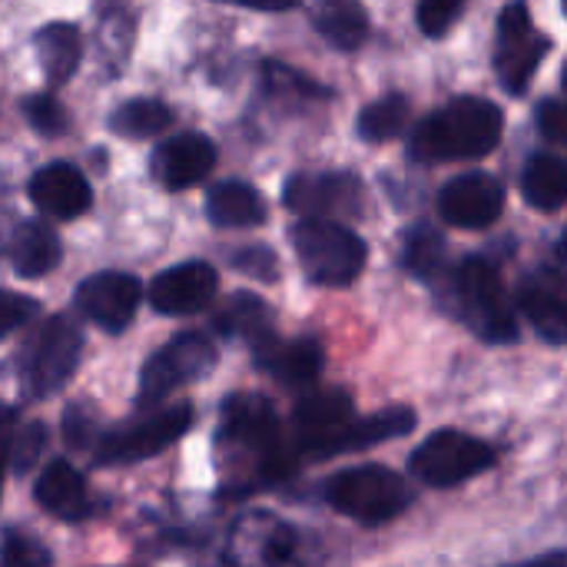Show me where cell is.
Here are the masks:
<instances>
[{
	"label": "cell",
	"instance_id": "1",
	"mask_svg": "<svg viewBox=\"0 0 567 567\" xmlns=\"http://www.w3.org/2000/svg\"><path fill=\"white\" fill-rule=\"evenodd\" d=\"M219 445L226 452V498L266 492L296 475L299 455L282 435L272 402L259 392H233L219 405Z\"/></svg>",
	"mask_w": 567,
	"mask_h": 567
},
{
	"label": "cell",
	"instance_id": "2",
	"mask_svg": "<svg viewBox=\"0 0 567 567\" xmlns=\"http://www.w3.org/2000/svg\"><path fill=\"white\" fill-rule=\"evenodd\" d=\"M505 113L485 96H458L432 110L409 140L412 163H462L482 159L498 150Z\"/></svg>",
	"mask_w": 567,
	"mask_h": 567
},
{
	"label": "cell",
	"instance_id": "3",
	"mask_svg": "<svg viewBox=\"0 0 567 567\" xmlns=\"http://www.w3.org/2000/svg\"><path fill=\"white\" fill-rule=\"evenodd\" d=\"M442 299L455 302V316L488 346H512L522 339L515 302L498 276V269L485 256H465L449 269L439 286Z\"/></svg>",
	"mask_w": 567,
	"mask_h": 567
},
{
	"label": "cell",
	"instance_id": "4",
	"mask_svg": "<svg viewBox=\"0 0 567 567\" xmlns=\"http://www.w3.org/2000/svg\"><path fill=\"white\" fill-rule=\"evenodd\" d=\"M289 239L312 286H329V289L352 286L369 262L365 239L339 219L299 216V223H292L289 229Z\"/></svg>",
	"mask_w": 567,
	"mask_h": 567
},
{
	"label": "cell",
	"instance_id": "5",
	"mask_svg": "<svg viewBox=\"0 0 567 567\" xmlns=\"http://www.w3.org/2000/svg\"><path fill=\"white\" fill-rule=\"evenodd\" d=\"M322 498L339 515L365 528H382L415 502V492L399 472L385 465H355L329 475L322 485Z\"/></svg>",
	"mask_w": 567,
	"mask_h": 567
},
{
	"label": "cell",
	"instance_id": "6",
	"mask_svg": "<svg viewBox=\"0 0 567 567\" xmlns=\"http://www.w3.org/2000/svg\"><path fill=\"white\" fill-rule=\"evenodd\" d=\"M196 412L189 402H176L166 409H156L150 415L130 419L116 429H106L93 439L90 452L96 458V465H133V462H146L159 452H166L169 445H176L189 425H193Z\"/></svg>",
	"mask_w": 567,
	"mask_h": 567
},
{
	"label": "cell",
	"instance_id": "7",
	"mask_svg": "<svg viewBox=\"0 0 567 567\" xmlns=\"http://www.w3.org/2000/svg\"><path fill=\"white\" fill-rule=\"evenodd\" d=\"M216 346L199 332H179L159 346L140 369L136 409L163 405L176 389L203 382L216 369Z\"/></svg>",
	"mask_w": 567,
	"mask_h": 567
},
{
	"label": "cell",
	"instance_id": "8",
	"mask_svg": "<svg viewBox=\"0 0 567 567\" xmlns=\"http://www.w3.org/2000/svg\"><path fill=\"white\" fill-rule=\"evenodd\" d=\"M495 462L498 455L488 442L458 429H439L412 452L409 472L429 488H458L495 468Z\"/></svg>",
	"mask_w": 567,
	"mask_h": 567
},
{
	"label": "cell",
	"instance_id": "9",
	"mask_svg": "<svg viewBox=\"0 0 567 567\" xmlns=\"http://www.w3.org/2000/svg\"><path fill=\"white\" fill-rule=\"evenodd\" d=\"M80 355H83L80 326L70 316H50L23 355V369H20L23 392L30 399L56 395L70 382V375L76 372Z\"/></svg>",
	"mask_w": 567,
	"mask_h": 567
},
{
	"label": "cell",
	"instance_id": "10",
	"mask_svg": "<svg viewBox=\"0 0 567 567\" xmlns=\"http://www.w3.org/2000/svg\"><path fill=\"white\" fill-rule=\"evenodd\" d=\"M548 53H551V40L532 23L528 3L512 0L498 17V40H495V73L505 93L525 96Z\"/></svg>",
	"mask_w": 567,
	"mask_h": 567
},
{
	"label": "cell",
	"instance_id": "11",
	"mask_svg": "<svg viewBox=\"0 0 567 567\" xmlns=\"http://www.w3.org/2000/svg\"><path fill=\"white\" fill-rule=\"evenodd\" d=\"M282 206L296 216L352 219L365 209V186L355 173H292L282 186Z\"/></svg>",
	"mask_w": 567,
	"mask_h": 567
},
{
	"label": "cell",
	"instance_id": "12",
	"mask_svg": "<svg viewBox=\"0 0 567 567\" xmlns=\"http://www.w3.org/2000/svg\"><path fill=\"white\" fill-rule=\"evenodd\" d=\"M415 425H419V415L409 405H395V409H385V412H375L365 419H346L336 432L312 442L299 455V462H326L336 455L365 452V449H375L382 442H395V439L415 432Z\"/></svg>",
	"mask_w": 567,
	"mask_h": 567
},
{
	"label": "cell",
	"instance_id": "13",
	"mask_svg": "<svg viewBox=\"0 0 567 567\" xmlns=\"http://www.w3.org/2000/svg\"><path fill=\"white\" fill-rule=\"evenodd\" d=\"M76 309L83 319H90L93 326H100L103 332H123L140 302H143V286L136 276L130 272H120V269H103V272H93L86 276L80 286H76V296H73Z\"/></svg>",
	"mask_w": 567,
	"mask_h": 567
},
{
	"label": "cell",
	"instance_id": "14",
	"mask_svg": "<svg viewBox=\"0 0 567 567\" xmlns=\"http://www.w3.org/2000/svg\"><path fill=\"white\" fill-rule=\"evenodd\" d=\"M505 196L498 176L472 169L439 189V216L458 229H488L505 213Z\"/></svg>",
	"mask_w": 567,
	"mask_h": 567
},
{
	"label": "cell",
	"instance_id": "15",
	"mask_svg": "<svg viewBox=\"0 0 567 567\" xmlns=\"http://www.w3.org/2000/svg\"><path fill=\"white\" fill-rule=\"evenodd\" d=\"M565 282V239H561L555 249V262L525 276V282L518 289L522 312L532 319V326L538 329V336L548 346H565L567 342Z\"/></svg>",
	"mask_w": 567,
	"mask_h": 567
},
{
	"label": "cell",
	"instance_id": "16",
	"mask_svg": "<svg viewBox=\"0 0 567 567\" xmlns=\"http://www.w3.org/2000/svg\"><path fill=\"white\" fill-rule=\"evenodd\" d=\"M216 292H219L216 266L203 259H189V262L163 269L150 282L146 299L159 316H193V312H203L216 299Z\"/></svg>",
	"mask_w": 567,
	"mask_h": 567
},
{
	"label": "cell",
	"instance_id": "17",
	"mask_svg": "<svg viewBox=\"0 0 567 567\" xmlns=\"http://www.w3.org/2000/svg\"><path fill=\"white\" fill-rule=\"evenodd\" d=\"M216 166V146L206 133H176L156 143L150 156V173L159 186L179 193L209 176Z\"/></svg>",
	"mask_w": 567,
	"mask_h": 567
},
{
	"label": "cell",
	"instance_id": "18",
	"mask_svg": "<svg viewBox=\"0 0 567 567\" xmlns=\"http://www.w3.org/2000/svg\"><path fill=\"white\" fill-rule=\"evenodd\" d=\"M27 196L43 216L63 219V223L83 216L93 206L90 179L83 176V169H76L66 159H53V163L40 166L27 183Z\"/></svg>",
	"mask_w": 567,
	"mask_h": 567
},
{
	"label": "cell",
	"instance_id": "19",
	"mask_svg": "<svg viewBox=\"0 0 567 567\" xmlns=\"http://www.w3.org/2000/svg\"><path fill=\"white\" fill-rule=\"evenodd\" d=\"M252 359H256V369L259 372L272 375L286 389H306V385L319 382V375L326 369V349L312 336L289 339V342H282L276 336L272 342H266L262 349H256Z\"/></svg>",
	"mask_w": 567,
	"mask_h": 567
},
{
	"label": "cell",
	"instance_id": "20",
	"mask_svg": "<svg viewBox=\"0 0 567 567\" xmlns=\"http://www.w3.org/2000/svg\"><path fill=\"white\" fill-rule=\"evenodd\" d=\"M63 259L60 236L43 219H20L7 236V262L20 279H43Z\"/></svg>",
	"mask_w": 567,
	"mask_h": 567
},
{
	"label": "cell",
	"instance_id": "21",
	"mask_svg": "<svg viewBox=\"0 0 567 567\" xmlns=\"http://www.w3.org/2000/svg\"><path fill=\"white\" fill-rule=\"evenodd\" d=\"M213 332L223 339H239L256 352L276 339V316L266 299H259L252 292H233L213 312Z\"/></svg>",
	"mask_w": 567,
	"mask_h": 567
},
{
	"label": "cell",
	"instance_id": "22",
	"mask_svg": "<svg viewBox=\"0 0 567 567\" xmlns=\"http://www.w3.org/2000/svg\"><path fill=\"white\" fill-rule=\"evenodd\" d=\"M352 412H355V405H352V395L346 389H319V392L306 395L292 412L296 435L289 442H292L296 455H302L322 435L336 432L346 419H352Z\"/></svg>",
	"mask_w": 567,
	"mask_h": 567
},
{
	"label": "cell",
	"instance_id": "23",
	"mask_svg": "<svg viewBox=\"0 0 567 567\" xmlns=\"http://www.w3.org/2000/svg\"><path fill=\"white\" fill-rule=\"evenodd\" d=\"M33 498L43 512H50L53 518L60 522H80L90 515V498H86V482L83 475L63 462V458H53L43 465V472L37 475V488H33Z\"/></svg>",
	"mask_w": 567,
	"mask_h": 567
},
{
	"label": "cell",
	"instance_id": "24",
	"mask_svg": "<svg viewBox=\"0 0 567 567\" xmlns=\"http://www.w3.org/2000/svg\"><path fill=\"white\" fill-rule=\"evenodd\" d=\"M206 216L219 229H252L266 223L269 209L256 186L243 179H223L206 193Z\"/></svg>",
	"mask_w": 567,
	"mask_h": 567
},
{
	"label": "cell",
	"instance_id": "25",
	"mask_svg": "<svg viewBox=\"0 0 567 567\" xmlns=\"http://www.w3.org/2000/svg\"><path fill=\"white\" fill-rule=\"evenodd\" d=\"M33 47H37V56H40V70H43V80L50 86H63L80 60H83V37H80V27L76 23H66V20H56V23H47L33 33Z\"/></svg>",
	"mask_w": 567,
	"mask_h": 567
},
{
	"label": "cell",
	"instance_id": "26",
	"mask_svg": "<svg viewBox=\"0 0 567 567\" xmlns=\"http://www.w3.org/2000/svg\"><path fill=\"white\" fill-rule=\"evenodd\" d=\"M402 266L419 282L439 289L449 276V243L432 223H415L402 239Z\"/></svg>",
	"mask_w": 567,
	"mask_h": 567
},
{
	"label": "cell",
	"instance_id": "27",
	"mask_svg": "<svg viewBox=\"0 0 567 567\" xmlns=\"http://www.w3.org/2000/svg\"><path fill=\"white\" fill-rule=\"evenodd\" d=\"M312 27L336 50H359L369 37V13L362 0H316Z\"/></svg>",
	"mask_w": 567,
	"mask_h": 567
},
{
	"label": "cell",
	"instance_id": "28",
	"mask_svg": "<svg viewBox=\"0 0 567 567\" xmlns=\"http://www.w3.org/2000/svg\"><path fill=\"white\" fill-rule=\"evenodd\" d=\"M522 193L528 206L542 213H558L567 199V169L558 153H535L522 173Z\"/></svg>",
	"mask_w": 567,
	"mask_h": 567
},
{
	"label": "cell",
	"instance_id": "29",
	"mask_svg": "<svg viewBox=\"0 0 567 567\" xmlns=\"http://www.w3.org/2000/svg\"><path fill=\"white\" fill-rule=\"evenodd\" d=\"M173 120H176L173 106L150 100V96H136V100L120 103L110 113V130L126 140H150V136L166 133L173 126Z\"/></svg>",
	"mask_w": 567,
	"mask_h": 567
},
{
	"label": "cell",
	"instance_id": "30",
	"mask_svg": "<svg viewBox=\"0 0 567 567\" xmlns=\"http://www.w3.org/2000/svg\"><path fill=\"white\" fill-rule=\"evenodd\" d=\"M409 116H412L409 96H405V93H385L382 100L369 103V106L359 113L355 133H359V140H365V143H385V140H395V136L405 133Z\"/></svg>",
	"mask_w": 567,
	"mask_h": 567
},
{
	"label": "cell",
	"instance_id": "31",
	"mask_svg": "<svg viewBox=\"0 0 567 567\" xmlns=\"http://www.w3.org/2000/svg\"><path fill=\"white\" fill-rule=\"evenodd\" d=\"M47 449V425L43 422H23L13 429L10 435V449H7V465L13 475H27L37 458L43 455Z\"/></svg>",
	"mask_w": 567,
	"mask_h": 567
},
{
	"label": "cell",
	"instance_id": "32",
	"mask_svg": "<svg viewBox=\"0 0 567 567\" xmlns=\"http://www.w3.org/2000/svg\"><path fill=\"white\" fill-rule=\"evenodd\" d=\"M262 76H266V86L272 93H292V96H312V100H332V86H322L316 80H309L306 73L279 63V60H266L262 66Z\"/></svg>",
	"mask_w": 567,
	"mask_h": 567
},
{
	"label": "cell",
	"instance_id": "33",
	"mask_svg": "<svg viewBox=\"0 0 567 567\" xmlns=\"http://www.w3.org/2000/svg\"><path fill=\"white\" fill-rule=\"evenodd\" d=\"M23 113H27V123L40 136H60L70 126L66 110H63V103L53 93H33V96H27L23 100Z\"/></svg>",
	"mask_w": 567,
	"mask_h": 567
},
{
	"label": "cell",
	"instance_id": "34",
	"mask_svg": "<svg viewBox=\"0 0 567 567\" xmlns=\"http://www.w3.org/2000/svg\"><path fill=\"white\" fill-rule=\"evenodd\" d=\"M0 561L10 567H47L53 565V555L37 542L30 538L27 532H7L3 535V545H0Z\"/></svg>",
	"mask_w": 567,
	"mask_h": 567
},
{
	"label": "cell",
	"instance_id": "35",
	"mask_svg": "<svg viewBox=\"0 0 567 567\" xmlns=\"http://www.w3.org/2000/svg\"><path fill=\"white\" fill-rule=\"evenodd\" d=\"M465 3L468 0H419V13H415L419 30L432 40L445 37L455 27V20L462 17Z\"/></svg>",
	"mask_w": 567,
	"mask_h": 567
},
{
	"label": "cell",
	"instance_id": "36",
	"mask_svg": "<svg viewBox=\"0 0 567 567\" xmlns=\"http://www.w3.org/2000/svg\"><path fill=\"white\" fill-rule=\"evenodd\" d=\"M229 266L246 272V276H256L262 282L279 279V256L269 246H239V249H233Z\"/></svg>",
	"mask_w": 567,
	"mask_h": 567
},
{
	"label": "cell",
	"instance_id": "37",
	"mask_svg": "<svg viewBox=\"0 0 567 567\" xmlns=\"http://www.w3.org/2000/svg\"><path fill=\"white\" fill-rule=\"evenodd\" d=\"M259 545V561L262 565H286L296 558V532L282 522H272L266 518V535L256 542Z\"/></svg>",
	"mask_w": 567,
	"mask_h": 567
},
{
	"label": "cell",
	"instance_id": "38",
	"mask_svg": "<svg viewBox=\"0 0 567 567\" xmlns=\"http://www.w3.org/2000/svg\"><path fill=\"white\" fill-rule=\"evenodd\" d=\"M40 312V302L23 296V292H10V289H0V342L7 336H13L17 329H23L30 319H37Z\"/></svg>",
	"mask_w": 567,
	"mask_h": 567
},
{
	"label": "cell",
	"instance_id": "39",
	"mask_svg": "<svg viewBox=\"0 0 567 567\" xmlns=\"http://www.w3.org/2000/svg\"><path fill=\"white\" fill-rule=\"evenodd\" d=\"M60 429H63V442L70 449H80V452L86 449L90 452V445H93V415H90L86 405H70Z\"/></svg>",
	"mask_w": 567,
	"mask_h": 567
},
{
	"label": "cell",
	"instance_id": "40",
	"mask_svg": "<svg viewBox=\"0 0 567 567\" xmlns=\"http://www.w3.org/2000/svg\"><path fill=\"white\" fill-rule=\"evenodd\" d=\"M535 116H538V130L548 143H565V103L558 96L542 100Z\"/></svg>",
	"mask_w": 567,
	"mask_h": 567
},
{
	"label": "cell",
	"instance_id": "41",
	"mask_svg": "<svg viewBox=\"0 0 567 567\" xmlns=\"http://www.w3.org/2000/svg\"><path fill=\"white\" fill-rule=\"evenodd\" d=\"M13 429H17V409L0 402V485H3V472H7V449H10Z\"/></svg>",
	"mask_w": 567,
	"mask_h": 567
},
{
	"label": "cell",
	"instance_id": "42",
	"mask_svg": "<svg viewBox=\"0 0 567 567\" xmlns=\"http://www.w3.org/2000/svg\"><path fill=\"white\" fill-rule=\"evenodd\" d=\"M223 3H236V7H249V10H262V13H289L302 0H223Z\"/></svg>",
	"mask_w": 567,
	"mask_h": 567
}]
</instances>
